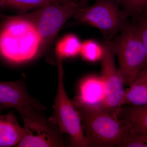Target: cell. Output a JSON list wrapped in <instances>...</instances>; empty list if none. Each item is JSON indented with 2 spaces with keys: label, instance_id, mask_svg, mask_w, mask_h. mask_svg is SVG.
<instances>
[{
  "label": "cell",
  "instance_id": "6da1fadb",
  "mask_svg": "<svg viewBox=\"0 0 147 147\" xmlns=\"http://www.w3.org/2000/svg\"><path fill=\"white\" fill-rule=\"evenodd\" d=\"M6 17L0 28V55L11 63L31 60L41 45L36 28L23 16Z\"/></svg>",
  "mask_w": 147,
  "mask_h": 147
},
{
  "label": "cell",
  "instance_id": "7a4b0ae2",
  "mask_svg": "<svg viewBox=\"0 0 147 147\" xmlns=\"http://www.w3.org/2000/svg\"><path fill=\"white\" fill-rule=\"evenodd\" d=\"M75 108L81 117L88 147H119L129 130L118 118L117 110L112 113L96 106Z\"/></svg>",
  "mask_w": 147,
  "mask_h": 147
},
{
  "label": "cell",
  "instance_id": "3957f363",
  "mask_svg": "<svg viewBox=\"0 0 147 147\" xmlns=\"http://www.w3.org/2000/svg\"><path fill=\"white\" fill-rule=\"evenodd\" d=\"M120 32L115 39L108 42L118 58V70L123 84L129 86L144 68V48L137 25L126 22Z\"/></svg>",
  "mask_w": 147,
  "mask_h": 147
},
{
  "label": "cell",
  "instance_id": "277c9868",
  "mask_svg": "<svg viewBox=\"0 0 147 147\" xmlns=\"http://www.w3.org/2000/svg\"><path fill=\"white\" fill-rule=\"evenodd\" d=\"M85 2L72 0L67 3L48 4L23 17L34 25L41 38L40 47L48 48L64 24L85 5Z\"/></svg>",
  "mask_w": 147,
  "mask_h": 147
},
{
  "label": "cell",
  "instance_id": "5b68a950",
  "mask_svg": "<svg viewBox=\"0 0 147 147\" xmlns=\"http://www.w3.org/2000/svg\"><path fill=\"white\" fill-rule=\"evenodd\" d=\"M62 61H58L57 92L55 98L53 115L48 119L58 127L63 134L69 135L74 146L88 147L80 114L66 92Z\"/></svg>",
  "mask_w": 147,
  "mask_h": 147
},
{
  "label": "cell",
  "instance_id": "8992f818",
  "mask_svg": "<svg viewBox=\"0 0 147 147\" xmlns=\"http://www.w3.org/2000/svg\"><path fill=\"white\" fill-rule=\"evenodd\" d=\"M119 0H96L90 6L82 7L74 17L82 23L96 28L105 40L110 41L121 32L127 16L120 7Z\"/></svg>",
  "mask_w": 147,
  "mask_h": 147
},
{
  "label": "cell",
  "instance_id": "52a82bcc",
  "mask_svg": "<svg viewBox=\"0 0 147 147\" xmlns=\"http://www.w3.org/2000/svg\"><path fill=\"white\" fill-rule=\"evenodd\" d=\"M44 108H32L20 115L25 134L18 147H66L57 126L46 117Z\"/></svg>",
  "mask_w": 147,
  "mask_h": 147
},
{
  "label": "cell",
  "instance_id": "ba28073f",
  "mask_svg": "<svg viewBox=\"0 0 147 147\" xmlns=\"http://www.w3.org/2000/svg\"><path fill=\"white\" fill-rule=\"evenodd\" d=\"M102 45L103 52L100 60V76L105 87V98L101 108L115 113L123 106L124 84L116 66L115 54L109 43L105 40Z\"/></svg>",
  "mask_w": 147,
  "mask_h": 147
},
{
  "label": "cell",
  "instance_id": "9c48e42d",
  "mask_svg": "<svg viewBox=\"0 0 147 147\" xmlns=\"http://www.w3.org/2000/svg\"><path fill=\"white\" fill-rule=\"evenodd\" d=\"M28 93L21 81L0 82V109L13 108L19 115L34 107H42Z\"/></svg>",
  "mask_w": 147,
  "mask_h": 147
},
{
  "label": "cell",
  "instance_id": "30bf717a",
  "mask_svg": "<svg viewBox=\"0 0 147 147\" xmlns=\"http://www.w3.org/2000/svg\"><path fill=\"white\" fill-rule=\"evenodd\" d=\"M105 98V87L101 76L91 75L80 83L77 95L72 100L75 107L96 106L101 108Z\"/></svg>",
  "mask_w": 147,
  "mask_h": 147
},
{
  "label": "cell",
  "instance_id": "8fae6325",
  "mask_svg": "<svg viewBox=\"0 0 147 147\" xmlns=\"http://www.w3.org/2000/svg\"><path fill=\"white\" fill-rule=\"evenodd\" d=\"M117 115L129 131L147 134V105H123L117 110Z\"/></svg>",
  "mask_w": 147,
  "mask_h": 147
},
{
  "label": "cell",
  "instance_id": "7c38bea8",
  "mask_svg": "<svg viewBox=\"0 0 147 147\" xmlns=\"http://www.w3.org/2000/svg\"><path fill=\"white\" fill-rule=\"evenodd\" d=\"M25 134L24 127L18 123L14 113H0V147L17 146Z\"/></svg>",
  "mask_w": 147,
  "mask_h": 147
},
{
  "label": "cell",
  "instance_id": "4fadbf2b",
  "mask_svg": "<svg viewBox=\"0 0 147 147\" xmlns=\"http://www.w3.org/2000/svg\"><path fill=\"white\" fill-rule=\"evenodd\" d=\"M79 38L75 35H67L59 41L56 45V53L57 59L73 58L80 55L82 47Z\"/></svg>",
  "mask_w": 147,
  "mask_h": 147
},
{
  "label": "cell",
  "instance_id": "5bb4252c",
  "mask_svg": "<svg viewBox=\"0 0 147 147\" xmlns=\"http://www.w3.org/2000/svg\"><path fill=\"white\" fill-rule=\"evenodd\" d=\"M125 90L123 106L147 105V84L134 81Z\"/></svg>",
  "mask_w": 147,
  "mask_h": 147
},
{
  "label": "cell",
  "instance_id": "9a60e30c",
  "mask_svg": "<svg viewBox=\"0 0 147 147\" xmlns=\"http://www.w3.org/2000/svg\"><path fill=\"white\" fill-rule=\"evenodd\" d=\"M72 0H0V8L28 9L53 3H65Z\"/></svg>",
  "mask_w": 147,
  "mask_h": 147
},
{
  "label": "cell",
  "instance_id": "2e32d148",
  "mask_svg": "<svg viewBox=\"0 0 147 147\" xmlns=\"http://www.w3.org/2000/svg\"><path fill=\"white\" fill-rule=\"evenodd\" d=\"M103 47L93 40H88L82 43L80 55L85 60L90 62L100 61L103 55Z\"/></svg>",
  "mask_w": 147,
  "mask_h": 147
},
{
  "label": "cell",
  "instance_id": "e0dca14e",
  "mask_svg": "<svg viewBox=\"0 0 147 147\" xmlns=\"http://www.w3.org/2000/svg\"><path fill=\"white\" fill-rule=\"evenodd\" d=\"M119 147H147V134H135L128 131Z\"/></svg>",
  "mask_w": 147,
  "mask_h": 147
},
{
  "label": "cell",
  "instance_id": "ac0fdd59",
  "mask_svg": "<svg viewBox=\"0 0 147 147\" xmlns=\"http://www.w3.org/2000/svg\"><path fill=\"white\" fill-rule=\"evenodd\" d=\"M127 16L141 12L147 9V0H119Z\"/></svg>",
  "mask_w": 147,
  "mask_h": 147
},
{
  "label": "cell",
  "instance_id": "d6986e66",
  "mask_svg": "<svg viewBox=\"0 0 147 147\" xmlns=\"http://www.w3.org/2000/svg\"><path fill=\"white\" fill-rule=\"evenodd\" d=\"M142 43L144 48L146 60L143 70L147 69V15L140 18L137 25Z\"/></svg>",
  "mask_w": 147,
  "mask_h": 147
},
{
  "label": "cell",
  "instance_id": "ffe728a7",
  "mask_svg": "<svg viewBox=\"0 0 147 147\" xmlns=\"http://www.w3.org/2000/svg\"><path fill=\"white\" fill-rule=\"evenodd\" d=\"M134 81L144 82L147 84V69L140 71Z\"/></svg>",
  "mask_w": 147,
  "mask_h": 147
},
{
  "label": "cell",
  "instance_id": "44dd1931",
  "mask_svg": "<svg viewBox=\"0 0 147 147\" xmlns=\"http://www.w3.org/2000/svg\"><path fill=\"white\" fill-rule=\"evenodd\" d=\"M80 1H81L85 2L87 0H80Z\"/></svg>",
  "mask_w": 147,
  "mask_h": 147
},
{
  "label": "cell",
  "instance_id": "7402d4cb",
  "mask_svg": "<svg viewBox=\"0 0 147 147\" xmlns=\"http://www.w3.org/2000/svg\"><path fill=\"white\" fill-rule=\"evenodd\" d=\"M3 111V110H1L0 109V113H1L2 111Z\"/></svg>",
  "mask_w": 147,
  "mask_h": 147
}]
</instances>
